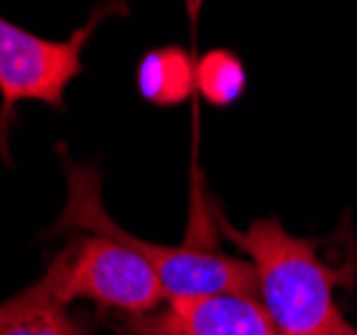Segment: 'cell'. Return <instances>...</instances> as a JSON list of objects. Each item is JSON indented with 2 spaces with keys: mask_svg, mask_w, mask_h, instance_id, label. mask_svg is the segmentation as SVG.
<instances>
[{
  "mask_svg": "<svg viewBox=\"0 0 357 335\" xmlns=\"http://www.w3.org/2000/svg\"><path fill=\"white\" fill-rule=\"evenodd\" d=\"M218 220L226 239L255 268L258 300L277 333L357 335V325L333 295L349 274L322 260L320 239L293 236L277 217H255L248 228H234L223 215Z\"/></svg>",
  "mask_w": 357,
  "mask_h": 335,
  "instance_id": "cell-1",
  "label": "cell"
},
{
  "mask_svg": "<svg viewBox=\"0 0 357 335\" xmlns=\"http://www.w3.org/2000/svg\"><path fill=\"white\" fill-rule=\"evenodd\" d=\"M62 161L68 175V198L52 231H81L91 236H107L135 249L156 268L167 290V298H191V295H213V293L258 295L255 268L248 258L226 255L215 247H199L194 242L180 247H167V244L137 239L107 215L100 172L91 164H75L68 156Z\"/></svg>",
  "mask_w": 357,
  "mask_h": 335,
  "instance_id": "cell-2",
  "label": "cell"
},
{
  "mask_svg": "<svg viewBox=\"0 0 357 335\" xmlns=\"http://www.w3.org/2000/svg\"><path fill=\"white\" fill-rule=\"evenodd\" d=\"M116 11L126 14V6L119 0L100 6L89 22L65 40L38 38L0 17V100H3L0 124L6 126L11 107L22 100L62 107L65 88L84 70L81 54L86 49L91 33L102 19Z\"/></svg>",
  "mask_w": 357,
  "mask_h": 335,
  "instance_id": "cell-3",
  "label": "cell"
},
{
  "mask_svg": "<svg viewBox=\"0 0 357 335\" xmlns=\"http://www.w3.org/2000/svg\"><path fill=\"white\" fill-rule=\"evenodd\" d=\"M62 265L65 298L91 300L126 317L156 311L167 303V290L156 268L121 242L84 233L56 255Z\"/></svg>",
  "mask_w": 357,
  "mask_h": 335,
  "instance_id": "cell-4",
  "label": "cell"
},
{
  "mask_svg": "<svg viewBox=\"0 0 357 335\" xmlns=\"http://www.w3.org/2000/svg\"><path fill=\"white\" fill-rule=\"evenodd\" d=\"M258 295L213 293L169 298L148 314L126 317L121 335H274Z\"/></svg>",
  "mask_w": 357,
  "mask_h": 335,
  "instance_id": "cell-5",
  "label": "cell"
},
{
  "mask_svg": "<svg viewBox=\"0 0 357 335\" xmlns=\"http://www.w3.org/2000/svg\"><path fill=\"white\" fill-rule=\"evenodd\" d=\"M197 88V62L191 54L167 46L145 54L140 65V91L153 105H178Z\"/></svg>",
  "mask_w": 357,
  "mask_h": 335,
  "instance_id": "cell-6",
  "label": "cell"
},
{
  "mask_svg": "<svg viewBox=\"0 0 357 335\" xmlns=\"http://www.w3.org/2000/svg\"><path fill=\"white\" fill-rule=\"evenodd\" d=\"M248 86V72L236 54L218 49L197 62V88L202 97L218 107L234 105Z\"/></svg>",
  "mask_w": 357,
  "mask_h": 335,
  "instance_id": "cell-7",
  "label": "cell"
},
{
  "mask_svg": "<svg viewBox=\"0 0 357 335\" xmlns=\"http://www.w3.org/2000/svg\"><path fill=\"white\" fill-rule=\"evenodd\" d=\"M68 306L70 303L65 300H49L11 327H6L0 335H91L89 322L73 314Z\"/></svg>",
  "mask_w": 357,
  "mask_h": 335,
  "instance_id": "cell-8",
  "label": "cell"
},
{
  "mask_svg": "<svg viewBox=\"0 0 357 335\" xmlns=\"http://www.w3.org/2000/svg\"><path fill=\"white\" fill-rule=\"evenodd\" d=\"M49 300H70L65 298V287H62V265L54 258L52 265L46 268V274L38 279L36 284H30L27 290H22L17 295H11L8 300L0 303V333L6 327H11L14 322H19L22 317H27L30 311H36L38 306L49 303Z\"/></svg>",
  "mask_w": 357,
  "mask_h": 335,
  "instance_id": "cell-9",
  "label": "cell"
},
{
  "mask_svg": "<svg viewBox=\"0 0 357 335\" xmlns=\"http://www.w3.org/2000/svg\"><path fill=\"white\" fill-rule=\"evenodd\" d=\"M202 3H204V0H185V8H188V17H191V22H194V24H197L199 11H202Z\"/></svg>",
  "mask_w": 357,
  "mask_h": 335,
  "instance_id": "cell-10",
  "label": "cell"
},
{
  "mask_svg": "<svg viewBox=\"0 0 357 335\" xmlns=\"http://www.w3.org/2000/svg\"><path fill=\"white\" fill-rule=\"evenodd\" d=\"M274 335H282V333H274Z\"/></svg>",
  "mask_w": 357,
  "mask_h": 335,
  "instance_id": "cell-11",
  "label": "cell"
}]
</instances>
